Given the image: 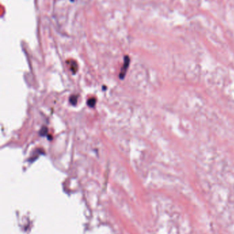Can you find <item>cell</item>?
I'll return each instance as SVG.
<instances>
[{"mask_svg": "<svg viewBox=\"0 0 234 234\" xmlns=\"http://www.w3.org/2000/svg\"><path fill=\"white\" fill-rule=\"evenodd\" d=\"M129 62H130L129 58L128 56L125 57L124 65H123V66H122V68L121 69L120 73H119V77H120L121 79H123L125 76V75H126L127 69H128V67H129Z\"/></svg>", "mask_w": 234, "mask_h": 234, "instance_id": "6da1fadb", "label": "cell"}, {"mask_svg": "<svg viewBox=\"0 0 234 234\" xmlns=\"http://www.w3.org/2000/svg\"><path fill=\"white\" fill-rule=\"evenodd\" d=\"M77 99H78V97L76 95H72L70 97V102H71V104H73L74 105H76V103H77Z\"/></svg>", "mask_w": 234, "mask_h": 234, "instance_id": "7a4b0ae2", "label": "cell"}, {"mask_svg": "<svg viewBox=\"0 0 234 234\" xmlns=\"http://www.w3.org/2000/svg\"><path fill=\"white\" fill-rule=\"evenodd\" d=\"M95 104H96V99H93V98L90 99L87 102V104L90 105V107H94Z\"/></svg>", "mask_w": 234, "mask_h": 234, "instance_id": "3957f363", "label": "cell"}, {"mask_svg": "<svg viewBox=\"0 0 234 234\" xmlns=\"http://www.w3.org/2000/svg\"><path fill=\"white\" fill-rule=\"evenodd\" d=\"M71 69L72 71H73L74 73H75V72L77 70V65L76 63L75 62H73L71 64Z\"/></svg>", "mask_w": 234, "mask_h": 234, "instance_id": "277c9868", "label": "cell"}, {"mask_svg": "<svg viewBox=\"0 0 234 234\" xmlns=\"http://www.w3.org/2000/svg\"><path fill=\"white\" fill-rule=\"evenodd\" d=\"M47 128H46V127H43L42 129H41V130L40 131L41 135V136H44V135H45L46 133H47Z\"/></svg>", "mask_w": 234, "mask_h": 234, "instance_id": "5b68a950", "label": "cell"}]
</instances>
